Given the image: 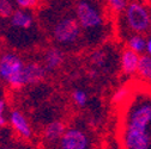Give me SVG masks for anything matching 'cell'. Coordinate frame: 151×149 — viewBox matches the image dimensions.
Instances as JSON below:
<instances>
[{
  "label": "cell",
  "mask_w": 151,
  "mask_h": 149,
  "mask_svg": "<svg viewBox=\"0 0 151 149\" xmlns=\"http://www.w3.org/2000/svg\"><path fill=\"white\" fill-rule=\"evenodd\" d=\"M88 134L79 128H67L59 140V149H89Z\"/></svg>",
  "instance_id": "obj_6"
},
{
  "label": "cell",
  "mask_w": 151,
  "mask_h": 149,
  "mask_svg": "<svg viewBox=\"0 0 151 149\" xmlns=\"http://www.w3.org/2000/svg\"><path fill=\"white\" fill-rule=\"evenodd\" d=\"M142 1H144L145 4H151V0H142Z\"/></svg>",
  "instance_id": "obj_23"
},
{
  "label": "cell",
  "mask_w": 151,
  "mask_h": 149,
  "mask_svg": "<svg viewBox=\"0 0 151 149\" xmlns=\"http://www.w3.org/2000/svg\"><path fill=\"white\" fill-rule=\"evenodd\" d=\"M5 110H6V103L5 100L0 99V126H4L7 122L5 117Z\"/></svg>",
  "instance_id": "obj_21"
},
{
  "label": "cell",
  "mask_w": 151,
  "mask_h": 149,
  "mask_svg": "<svg viewBox=\"0 0 151 149\" xmlns=\"http://www.w3.org/2000/svg\"><path fill=\"white\" fill-rule=\"evenodd\" d=\"M53 38L61 45H74L82 37V28L76 16H66L56 22L52 30Z\"/></svg>",
  "instance_id": "obj_5"
},
{
  "label": "cell",
  "mask_w": 151,
  "mask_h": 149,
  "mask_svg": "<svg viewBox=\"0 0 151 149\" xmlns=\"http://www.w3.org/2000/svg\"><path fill=\"white\" fill-rule=\"evenodd\" d=\"M65 130H66V125L61 121H53L46 125L43 130V137L49 143L59 142L60 137L65 133Z\"/></svg>",
  "instance_id": "obj_12"
},
{
  "label": "cell",
  "mask_w": 151,
  "mask_h": 149,
  "mask_svg": "<svg viewBox=\"0 0 151 149\" xmlns=\"http://www.w3.org/2000/svg\"><path fill=\"white\" fill-rule=\"evenodd\" d=\"M10 23L13 28L27 30V29H30L32 26L34 18L27 10L18 9V10H14V12L11 14Z\"/></svg>",
  "instance_id": "obj_11"
},
{
  "label": "cell",
  "mask_w": 151,
  "mask_h": 149,
  "mask_svg": "<svg viewBox=\"0 0 151 149\" xmlns=\"http://www.w3.org/2000/svg\"><path fill=\"white\" fill-rule=\"evenodd\" d=\"M72 100L74 101V104L77 106L84 107V106H86V104L89 101V96L84 89L77 88L72 92Z\"/></svg>",
  "instance_id": "obj_17"
},
{
  "label": "cell",
  "mask_w": 151,
  "mask_h": 149,
  "mask_svg": "<svg viewBox=\"0 0 151 149\" xmlns=\"http://www.w3.org/2000/svg\"><path fill=\"white\" fill-rule=\"evenodd\" d=\"M9 122L12 126V129L23 138H30L32 135V129L27 119V117L18 110H13L10 112Z\"/></svg>",
  "instance_id": "obj_7"
},
{
  "label": "cell",
  "mask_w": 151,
  "mask_h": 149,
  "mask_svg": "<svg viewBox=\"0 0 151 149\" xmlns=\"http://www.w3.org/2000/svg\"><path fill=\"white\" fill-rule=\"evenodd\" d=\"M145 54H147L149 56L151 57V37L147 38V42H146V49H145Z\"/></svg>",
  "instance_id": "obj_22"
},
{
  "label": "cell",
  "mask_w": 151,
  "mask_h": 149,
  "mask_svg": "<svg viewBox=\"0 0 151 149\" xmlns=\"http://www.w3.org/2000/svg\"><path fill=\"white\" fill-rule=\"evenodd\" d=\"M65 61V54L60 48L52 47L48 48L43 56V66L47 72H53L61 67Z\"/></svg>",
  "instance_id": "obj_10"
},
{
  "label": "cell",
  "mask_w": 151,
  "mask_h": 149,
  "mask_svg": "<svg viewBox=\"0 0 151 149\" xmlns=\"http://www.w3.org/2000/svg\"><path fill=\"white\" fill-rule=\"evenodd\" d=\"M146 42L147 38L145 37V35L142 33H133L129 35L126 40V45L128 49L136 51L137 54L142 55L145 54V49H146Z\"/></svg>",
  "instance_id": "obj_13"
},
{
  "label": "cell",
  "mask_w": 151,
  "mask_h": 149,
  "mask_svg": "<svg viewBox=\"0 0 151 149\" xmlns=\"http://www.w3.org/2000/svg\"><path fill=\"white\" fill-rule=\"evenodd\" d=\"M150 9L142 0H131L122 12L124 24L133 33L145 35L150 31Z\"/></svg>",
  "instance_id": "obj_3"
},
{
  "label": "cell",
  "mask_w": 151,
  "mask_h": 149,
  "mask_svg": "<svg viewBox=\"0 0 151 149\" xmlns=\"http://www.w3.org/2000/svg\"><path fill=\"white\" fill-rule=\"evenodd\" d=\"M24 67L25 62L21 56L13 53H6L0 56V79L12 88H22L25 86Z\"/></svg>",
  "instance_id": "obj_4"
},
{
  "label": "cell",
  "mask_w": 151,
  "mask_h": 149,
  "mask_svg": "<svg viewBox=\"0 0 151 149\" xmlns=\"http://www.w3.org/2000/svg\"><path fill=\"white\" fill-rule=\"evenodd\" d=\"M107 61H108V53L104 49L95 50L91 54V56H90V62H91V65L95 67L96 69L103 68L106 66Z\"/></svg>",
  "instance_id": "obj_15"
},
{
  "label": "cell",
  "mask_w": 151,
  "mask_h": 149,
  "mask_svg": "<svg viewBox=\"0 0 151 149\" xmlns=\"http://www.w3.org/2000/svg\"><path fill=\"white\" fill-rule=\"evenodd\" d=\"M14 12V6L12 0H0V17L10 18Z\"/></svg>",
  "instance_id": "obj_18"
},
{
  "label": "cell",
  "mask_w": 151,
  "mask_h": 149,
  "mask_svg": "<svg viewBox=\"0 0 151 149\" xmlns=\"http://www.w3.org/2000/svg\"><path fill=\"white\" fill-rule=\"evenodd\" d=\"M5 149H12V148H5Z\"/></svg>",
  "instance_id": "obj_25"
},
{
  "label": "cell",
  "mask_w": 151,
  "mask_h": 149,
  "mask_svg": "<svg viewBox=\"0 0 151 149\" xmlns=\"http://www.w3.org/2000/svg\"><path fill=\"white\" fill-rule=\"evenodd\" d=\"M47 70L39 62H28L24 67V82L27 85H36L45 80Z\"/></svg>",
  "instance_id": "obj_9"
},
{
  "label": "cell",
  "mask_w": 151,
  "mask_h": 149,
  "mask_svg": "<svg viewBox=\"0 0 151 149\" xmlns=\"http://www.w3.org/2000/svg\"><path fill=\"white\" fill-rule=\"evenodd\" d=\"M150 31H151V16H150Z\"/></svg>",
  "instance_id": "obj_24"
},
{
  "label": "cell",
  "mask_w": 151,
  "mask_h": 149,
  "mask_svg": "<svg viewBox=\"0 0 151 149\" xmlns=\"http://www.w3.org/2000/svg\"><path fill=\"white\" fill-rule=\"evenodd\" d=\"M13 1L18 7L23 10H30L37 5V0H13Z\"/></svg>",
  "instance_id": "obj_20"
},
{
  "label": "cell",
  "mask_w": 151,
  "mask_h": 149,
  "mask_svg": "<svg viewBox=\"0 0 151 149\" xmlns=\"http://www.w3.org/2000/svg\"><path fill=\"white\" fill-rule=\"evenodd\" d=\"M107 4L113 12L122 13L128 4V0H107Z\"/></svg>",
  "instance_id": "obj_19"
},
{
  "label": "cell",
  "mask_w": 151,
  "mask_h": 149,
  "mask_svg": "<svg viewBox=\"0 0 151 149\" xmlns=\"http://www.w3.org/2000/svg\"><path fill=\"white\" fill-rule=\"evenodd\" d=\"M74 16L82 31L88 33L99 32L104 26V16L102 10L92 0H78L74 7Z\"/></svg>",
  "instance_id": "obj_2"
},
{
  "label": "cell",
  "mask_w": 151,
  "mask_h": 149,
  "mask_svg": "<svg viewBox=\"0 0 151 149\" xmlns=\"http://www.w3.org/2000/svg\"><path fill=\"white\" fill-rule=\"evenodd\" d=\"M139 59H140V55L128 48H126L122 51L121 57H120V69L124 75L126 77L136 75L138 72Z\"/></svg>",
  "instance_id": "obj_8"
},
{
  "label": "cell",
  "mask_w": 151,
  "mask_h": 149,
  "mask_svg": "<svg viewBox=\"0 0 151 149\" xmlns=\"http://www.w3.org/2000/svg\"><path fill=\"white\" fill-rule=\"evenodd\" d=\"M137 75L151 85V57L147 54L140 55Z\"/></svg>",
  "instance_id": "obj_14"
},
{
  "label": "cell",
  "mask_w": 151,
  "mask_h": 149,
  "mask_svg": "<svg viewBox=\"0 0 151 149\" xmlns=\"http://www.w3.org/2000/svg\"><path fill=\"white\" fill-rule=\"evenodd\" d=\"M131 92H132V86L126 85V86L120 87L119 89L115 91L114 94H113L111 103L114 104V105H116V106H119L120 104H122L128 98V96L131 94Z\"/></svg>",
  "instance_id": "obj_16"
},
{
  "label": "cell",
  "mask_w": 151,
  "mask_h": 149,
  "mask_svg": "<svg viewBox=\"0 0 151 149\" xmlns=\"http://www.w3.org/2000/svg\"><path fill=\"white\" fill-rule=\"evenodd\" d=\"M118 140L121 149H151V87L133 88L119 105Z\"/></svg>",
  "instance_id": "obj_1"
}]
</instances>
